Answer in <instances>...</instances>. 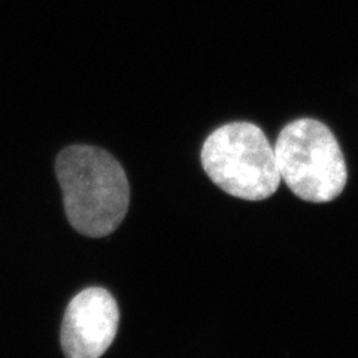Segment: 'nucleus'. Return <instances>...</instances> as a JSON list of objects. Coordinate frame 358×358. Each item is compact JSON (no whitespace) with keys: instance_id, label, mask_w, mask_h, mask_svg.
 Wrapping results in <instances>:
<instances>
[{"instance_id":"f257e3e1","label":"nucleus","mask_w":358,"mask_h":358,"mask_svg":"<svg viewBox=\"0 0 358 358\" xmlns=\"http://www.w3.org/2000/svg\"><path fill=\"white\" fill-rule=\"evenodd\" d=\"M55 173L71 226L88 238H103L124 220L130 187L124 169L109 152L73 145L55 162Z\"/></svg>"},{"instance_id":"f03ea898","label":"nucleus","mask_w":358,"mask_h":358,"mask_svg":"<svg viewBox=\"0 0 358 358\" xmlns=\"http://www.w3.org/2000/svg\"><path fill=\"white\" fill-rule=\"evenodd\" d=\"M201 164L222 192L243 200L271 197L281 182L273 147L264 131L248 121L212 131L201 148Z\"/></svg>"},{"instance_id":"7ed1b4c3","label":"nucleus","mask_w":358,"mask_h":358,"mask_svg":"<svg viewBox=\"0 0 358 358\" xmlns=\"http://www.w3.org/2000/svg\"><path fill=\"white\" fill-rule=\"evenodd\" d=\"M273 151L279 178L301 200L327 203L343 192L348 181L343 152L324 122L291 121L279 133Z\"/></svg>"},{"instance_id":"20e7f679","label":"nucleus","mask_w":358,"mask_h":358,"mask_svg":"<svg viewBox=\"0 0 358 358\" xmlns=\"http://www.w3.org/2000/svg\"><path fill=\"white\" fill-rule=\"evenodd\" d=\"M118 322V305L108 289H83L64 312L62 348L66 358L102 357L115 339Z\"/></svg>"}]
</instances>
